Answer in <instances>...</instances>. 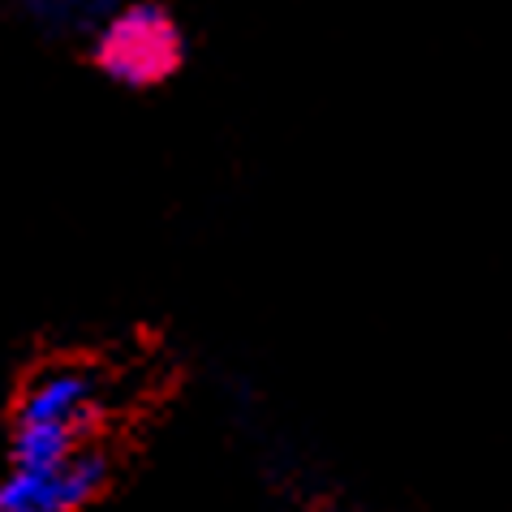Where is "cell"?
<instances>
[{
    "mask_svg": "<svg viewBox=\"0 0 512 512\" xmlns=\"http://www.w3.org/2000/svg\"><path fill=\"white\" fill-rule=\"evenodd\" d=\"M91 69L121 91H155L181 74L190 56L186 26L164 0H125L87 44Z\"/></svg>",
    "mask_w": 512,
    "mask_h": 512,
    "instance_id": "6da1fadb",
    "label": "cell"
},
{
    "mask_svg": "<svg viewBox=\"0 0 512 512\" xmlns=\"http://www.w3.org/2000/svg\"><path fill=\"white\" fill-rule=\"evenodd\" d=\"M108 375L91 362H48L18 388L9 422H52L82 439H104L108 426Z\"/></svg>",
    "mask_w": 512,
    "mask_h": 512,
    "instance_id": "7a4b0ae2",
    "label": "cell"
},
{
    "mask_svg": "<svg viewBox=\"0 0 512 512\" xmlns=\"http://www.w3.org/2000/svg\"><path fill=\"white\" fill-rule=\"evenodd\" d=\"M117 457L104 439L82 444L56 469H13L0 482V512H82L112 487Z\"/></svg>",
    "mask_w": 512,
    "mask_h": 512,
    "instance_id": "3957f363",
    "label": "cell"
},
{
    "mask_svg": "<svg viewBox=\"0 0 512 512\" xmlns=\"http://www.w3.org/2000/svg\"><path fill=\"white\" fill-rule=\"evenodd\" d=\"M125 0H18V13L26 26H35L44 39H82L91 44L112 13Z\"/></svg>",
    "mask_w": 512,
    "mask_h": 512,
    "instance_id": "277c9868",
    "label": "cell"
}]
</instances>
